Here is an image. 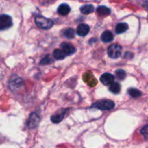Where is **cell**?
Instances as JSON below:
<instances>
[{
  "instance_id": "cell-1",
  "label": "cell",
  "mask_w": 148,
  "mask_h": 148,
  "mask_svg": "<svg viewBox=\"0 0 148 148\" xmlns=\"http://www.w3.org/2000/svg\"><path fill=\"white\" fill-rule=\"evenodd\" d=\"M35 23L39 28L45 30L50 29L54 25V23L52 20L48 19V18H46L42 16L36 17Z\"/></svg>"
},
{
  "instance_id": "cell-2",
  "label": "cell",
  "mask_w": 148,
  "mask_h": 148,
  "mask_svg": "<svg viewBox=\"0 0 148 148\" xmlns=\"http://www.w3.org/2000/svg\"><path fill=\"white\" fill-rule=\"evenodd\" d=\"M115 107V103L113 101L110 99H102L98 102H95L92 108H95L97 109L101 110H110L113 109Z\"/></svg>"
},
{
  "instance_id": "cell-3",
  "label": "cell",
  "mask_w": 148,
  "mask_h": 148,
  "mask_svg": "<svg viewBox=\"0 0 148 148\" xmlns=\"http://www.w3.org/2000/svg\"><path fill=\"white\" fill-rule=\"evenodd\" d=\"M122 47L118 44H113L110 45L108 49V56L113 59H116L121 57V55Z\"/></svg>"
},
{
  "instance_id": "cell-4",
  "label": "cell",
  "mask_w": 148,
  "mask_h": 148,
  "mask_svg": "<svg viewBox=\"0 0 148 148\" xmlns=\"http://www.w3.org/2000/svg\"><path fill=\"white\" fill-rule=\"evenodd\" d=\"M12 25V21L10 16L8 15H0V31L8 29Z\"/></svg>"
},
{
  "instance_id": "cell-5",
  "label": "cell",
  "mask_w": 148,
  "mask_h": 148,
  "mask_svg": "<svg viewBox=\"0 0 148 148\" xmlns=\"http://www.w3.org/2000/svg\"><path fill=\"white\" fill-rule=\"evenodd\" d=\"M40 121V117L36 113H32L30 115L27 121V127L32 129L36 127Z\"/></svg>"
},
{
  "instance_id": "cell-6",
  "label": "cell",
  "mask_w": 148,
  "mask_h": 148,
  "mask_svg": "<svg viewBox=\"0 0 148 148\" xmlns=\"http://www.w3.org/2000/svg\"><path fill=\"white\" fill-rule=\"evenodd\" d=\"M83 80L89 86H92V87L96 86V84H97V81L95 78L93 73L92 72H90V71H88V72H86L84 73Z\"/></svg>"
},
{
  "instance_id": "cell-7",
  "label": "cell",
  "mask_w": 148,
  "mask_h": 148,
  "mask_svg": "<svg viewBox=\"0 0 148 148\" xmlns=\"http://www.w3.org/2000/svg\"><path fill=\"white\" fill-rule=\"evenodd\" d=\"M114 76L109 73H105L102 74L100 77V82L105 86H110L114 82Z\"/></svg>"
},
{
  "instance_id": "cell-8",
  "label": "cell",
  "mask_w": 148,
  "mask_h": 148,
  "mask_svg": "<svg viewBox=\"0 0 148 148\" xmlns=\"http://www.w3.org/2000/svg\"><path fill=\"white\" fill-rule=\"evenodd\" d=\"M60 48L67 55H71L76 52V49L71 44L63 42L60 45Z\"/></svg>"
},
{
  "instance_id": "cell-9",
  "label": "cell",
  "mask_w": 148,
  "mask_h": 148,
  "mask_svg": "<svg viewBox=\"0 0 148 148\" xmlns=\"http://www.w3.org/2000/svg\"><path fill=\"white\" fill-rule=\"evenodd\" d=\"M89 26L86 24L82 23L78 26L77 29H76V33L79 36H85L88 34V33L89 32Z\"/></svg>"
},
{
  "instance_id": "cell-10",
  "label": "cell",
  "mask_w": 148,
  "mask_h": 148,
  "mask_svg": "<svg viewBox=\"0 0 148 148\" xmlns=\"http://www.w3.org/2000/svg\"><path fill=\"white\" fill-rule=\"evenodd\" d=\"M67 111H68L67 110H62L60 113H58V114H55L54 116H52L51 117V121L55 123H60L64 119V117H65V114L67 113Z\"/></svg>"
},
{
  "instance_id": "cell-11",
  "label": "cell",
  "mask_w": 148,
  "mask_h": 148,
  "mask_svg": "<svg viewBox=\"0 0 148 148\" xmlns=\"http://www.w3.org/2000/svg\"><path fill=\"white\" fill-rule=\"evenodd\" d=\"M101 40L105 43H108L113 40V35L110 31H105L101 36Z\"/></svg>"
},
{
  "instance_id": "cell-12",
  "label": "cell",
  "mask_w": 148,
  "mask_h": 148,
  "mask_svg": "<svg viewBox=\"0 0 148 148\" xmlns=\"http://www.w3.org/2000/svg\"><path fill=\"white\" fill-rule=\"evenodd\" d=\"M70 11H71V8L67 4H62V5L58 7V12L60 15H62V16L68 15Z\"/></svg>"
},
{
  "instance_id": "cell-13",
  "label": "cell",
  "mask_w": 148,
  "mask_h": 148,
  "mask_svg": "<svg viewBox=\"0 0 148 148\" xmlns=\"http://www.w3.org/2000/svg\"><path fill=\"white\" fill-rule=\"evenodd\" d=\"M80 10L82 13L84 14V15H89V14L92 13V12L95 11V8L92 5H86L82 6L80 8Z\"/></svg>"
},
{
  "instance_id": "cell-14",
  "label": "cell",
  "mask_w": 148,
  "mask_h": 148,
  "mask_svg": "<svg viewBox=\"0 0 148 148\" xmlns=\"http://www.w3.org/2000/svg\"><path fill=\"white\" fill-rule=\"evenodd\" d=\"M128 28H129V25L126 23H121L118 24L116 27V33L117 34H121L122 33L125 32L126 31H127Z\"/></svg>"
},
{
  "instance_id": "cell-15",
  "label": "cell",
  "mask_w": 148,
  "mask_h": 148,
  "mask_svg": "<svg viewBox=\"0 0 148 148\" xmlns=\"http://www.w3.org/2000/svg\"><path fill=\"white\" fill-rule=\"evenodd\" d=\"M23 84V79H20V78H15V79L11 82L10 83V87L12 89H18V88L21 87Z\"/></svg>"
},
{
  "instance_id": "cell-16",
  "label": "cell",
  "mask_w": 148,
  "mask_h": 148,
  "mask_svg": "<svg viewBox=\"0 0 148 148\" xmlns=\"http://www.w3.org/2000/svg\"><path fill=\"white\" fill-rule=\"evenodd\" d=\"M97 12L100 16H106L110 14V10L105 6H99L97 10Z\"/></svg>"
},
{
  "instance_id": "cell-17",
  "label": "cell",
  "mask_w": 148,
  "mask_h": 148,
  "mask_svg": "<svg viewBox=\"0 0 148 148\" xmlns=\"http://www.w3.org/2000/svg\"><path fill=\"white\" fill-rule=\"evenodd\" d=\"M66 54L62 50V49H55L53 52V57L56 60H63L66 57Z\"/></svg>"
},
{
  "instance_id": "cell-18",
  "label": "cell",
  "mask_w": 148,
  "mask_h": 148,
  "mask_svg": "<svg viewBox=\"0 0 148 148\" xmlns=\"http://www.w3.org/2000/svg\"><path fill=\"white\" fill-rule=\"evenodd\" d=\"M110 92L113 94H119L121 91V86L117 82H113L112 84L110 85L109 86Z\"/></svg>"
},
{
  "instance_id": "cell-19",
  "label": "cell",
  "mask_w": 148,
  "mask_h": 148,
  "mask_svg": "<svg viewBox=\"0 0 148 148\" xmlns=\"http://www.w3.org/2000/svg\"><path fill=\"white\" fill-rule=\"evenodd\" d=\"M63 35L67 39H73L74 37H75V31H74L73 28H69L68 29L65 30V31L63 33Z\"/></svg>"
},
{
  "instance_id": "cell-20",
  "label": "cell",
  "mask_w": 148,
  "mask_h": 148,
  "mask_svg": "<svg viewBox=\"0 0 148 148\" xmlns=\"http://www.w3.org/2000/svg\"><path fill=\"white\" fill-rule=\"evenodd\" d=\"M128 92H129V95L134 98L139 97H140L142 95V93H141L140 91L136 89H134V88H131V89H129L128 90Z\"/></svg>"
},
{
  "instance_id": "cell-21",
  "label": "cell",
  "mask_w": 148,
  "mask_h": 148,
  "mask_svg": "<svg viewBox=\"0 0 148 148\" xmlns=\"http://www.w3.org/2000/svg\"><path fill=\"white\" fill-rule=\"evenodd\" d=\"M116 76L119 80H123L126 76V73L123 70H118L116 71Z\"/></svg>"
},
{
  "instance_id": "cell-22",
  "label": "cell",
  "mask_w": 148,
  "mask_h": 148,
  "mask_svg": "<svg viewBox=\"0 0 148 148\" xmlns=\"http://www.w3.org/2000/svg\"><path fill=\"white\" fill-rule=\"evenodd\" d=\"M52 62H53V60L49 57V55H47V56H45V58L41 60L40 65H49V64L52 63Z\"/></svg>"
},
{
  "instance_id": "cell-23",
  "label": "cell",
  "mask_w": 148,
  "mask_h": 148,
  "mask_svg": "<svg viewBox=\"0 0 148 148\" xmlns=\"http://www.w3.org/2000/svg\"><path fill=\"white\" fill-rule=\"evenodd\" d=\"M140 133L145 139H148V125H146L141 129Z\"/></svg>"
}]
</instances>
